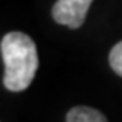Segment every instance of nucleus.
<instances>
[{"label":"nucleus","mask_w":122,"mask_h":122,"mask_svg":"<svg viewBox=\"0 0 122 122\" xmlns=\"http://www.w3.org/2000/svg\"><path fill=\"white\" fill-rule=\"evenodd\" d=\"M109 63L112 66V70L122 76V41L117 42L114 48L110 49V54H109Z\"/></svg>","instance_id":"obj_4"},{"label":"nucleus","mask_w":122,"mask_h":122,"mask_svg":"<svg viewBox=\"0 0 122 122\" xmlns=\"http://www.w3.org/2000/svg\"><path fill=\"white\" fill-rule=\"evenodd\" d=\"M93 0H58L53 5V19L71 29H78L86 19V12Z\"/></svg>","instance_id":"obj_2"},{"label":"nucleus","mask_w":122,"mask_h":122,"mask_svg":"<svg viewBox=\"0 0 122 122\" xmlns=\"http://www.w3.org/2000/svg\"><path fill=\"white\" fill-rule=\"evenodd\" d=\"M0 49L5 65V88L10 92L25 90L37 71V51L34 41L24 32H9L4 36Z\"/></svg>","instance_id":"obj_1"},{"label":"nucleus","mask_w":122,"mask_h":122,"mask_svg":"<svg viewBox=\"0 0 122 122\" xmlns=\"http://www.w3.org/2000/svg\"><path fill=\"white\" fill-rule=\"evenodd\" d=\"M66 122H107L102 112L90 107H75L66 115Z\"/></svg>","instance_id":"obj_3"}]
</instances>
